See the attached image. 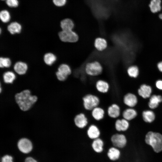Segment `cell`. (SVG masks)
I'll use <instances>...</instances> for the list:
<instances>
[{
    "label": "cell",
    "mask_w": 162,
    "mask_h": 162,
    "mask_svg": "<svg viewBox=\"0 0 162 162\" xmlns=\"http://www.w3.org/2000/svg\"><path fill=\"white\" fill-rule=\"evenodd\" d=\"M15 98L20 109L24 111L31 109L38 99L37 96L32 95L28 89H25L17 93L15 95Z\"/></svg>",
    "instance_id": "cell-1"
},
{
    "label": "cell",
    "mask_w": 162,
    "mask_h": 162,
    "mask_svg": "<svg viewBox=\"0 0 162 162\" xmlns=\"http://www.w3.org/2000/svg\"><path fill=\"white\" fill-rule=\"evenodd\" d=\"M145 141L156 153L162 151V135L152 131L148 132L146 135Z\"/></svg>",
    "instance_id": "cell-2"
},
{
    "label": "cell",
    "mask_w": 162,
    "mask_h": 162,
    "mask_svg": "<svg viewBox=\"0 0 162 162\" xmlns=\"http://www.w3.org/2000/svg\"><path fill=\"white\" fill-rule=\"evenodd\" d=\"M83 105L84 109L88 111H91L98 106L100 100L97 96L91 94H87L82 98Z\"/></svg>",
    "instance_id": "cell-3"
},
{
    "label": "cell",
    "mask_w": 162,
    "mask_h": 162,
    "mask_svg": "<svg viewBox=\"0 0 162 162\" xmlns=\"http://www.w3.org/2000/svg\"><path fill=\"white\" fill-rule=\"evenodd\" d=\"M103 70L102 65L97 61H92L87 63L84 68L86 73L91 76H95L101 74Z\"/></svg>",
    "instance_id": "cell-4"
},
{
    "label": "cell",
    "mask_w": 162,
    "mask_h": 162,
    "mask_svg": "<svg viewBox=\"0 0 162 162\" xmlns=\"http://www.w3.org/2000/svg\"><path fill=\"white\" fill-rule=\"evenodd\" d=\"M58 35L60 40L65 43H75L78 41L79 38L78 34L73 30H62L58 33Z\"/></svg>",
    "instance_id": "cell-5"
},
{
    "label": "cell",
    "mask_w": 162,
    "mask_h": 162,
    "mask_svg": "<svg viewBox=\"0 0 162 162\" xmlns=\"http://www.w3.org/2000/svg\"><path fill=\"white\" fill-rule=\"evenodd\" d=\"M111 141L114 147L120 148L124 147L127 142L125 136L119 133L113 134L111 136Z\"/></svg>",
    "instance_id": "cell-6"
},
{
    "label": "cell",
    "mask_w": 162,
    "mask_h": 162,
    "mask_svg": "<svg viewBox=\"0 0 162 162\" xmlns=\"http://www.w3.org/2000/svg\"><path fill=\"white\" fill-rule=\"evenodd\" d=\"M74 121L76 126L80 129L85 128L88 123L87 117L84 113L82 112L76 114L74 118Z\"/></svg>",
    "instance_id": "cell-7"
},
{
    "label": "cell",
    "mask_w": 162,
    "mask_h": 162,
    "mask_svg": "<svg viewBox=\"0 0 162 162\" xmlns=\"http://www.w3.org/2000/svg\"><path fill=\"white\" fill-rule=\"evenodd\" d=\"M17 146L20 150L25 153H28L32 148V142L26 138H22L18 142Z\"/></svg>",
    "instance_id": "cell-8"
},
{
    "label": "cell",
    "mask_w": 162,
    "mask_h": 162,
    "mask_svg": "<svg viewBox=\"0 0 162 162\" xmlns=\"http://www.w3.org/2000/svg\"><path fill=\"white\" fill-rule=\"evenodd\" d=\"M153 89L150 85L146 84H141L137 90L138 94L144 98L150 97L152 93Z\"/></svg>",
    "instance_id": "cell-9"
},
{
    "label": "cell",
    "mask_w": 162,
    "mask_h": 162,
    "mask_svg": "<svg viewBox=\"0 0 162 162\" xmlns=\"http://www.w3.org/2000/svg\"><path fill=\"white\" fill-rule=\"evenodd\" d=\"M86 133L88 137L93 140L99 138L101 134L99 128L94 124H92L89 126Z\"/></svg>",
    "instance_id": "cell-10"
},
{
    "label": "cell",
    "mask_w": 162,
    "mask_h": 162,
    "mask_svg": "<svg viewBox=\"0 0 162 162\" xmlns=\"http://www.w3.org/2000/svg\"><path fill=\"white\" fill-rule=\"evenodd\" d=\"M138 100L136 95L133 93H129L126 94L123 98V102L127 106L132 107L137 103Z\"/></svg>",
    "instance_id": "cell-11"
},
{
    "label": "cell",
    "mask_w": 162,
    "mask_h": 162,
    "mask_svg": "<svg viewBox=\"0 0 162 162\" xmlns=\"http://www.w3.org/2000/svg\"><path fill=\"white\" fill-rule=\"evenodd\" d=\"M107 113L110 118H117L120 115V107L117 104H112L108 107Z\"/></svg>",
    "instance_id": "cell-12"
},
{
    "label": "cell",
    "mask_w": 162,
    "mask_h": 162,
    "mask_svg": "<svg viewBox=\"0 0 162 162\" xmlns=\"http://www.w3.org/2000/svg\"><path fill=\"white\" fill-rule=\"evenodd\" d=\"M115 129L118 131H125L128 128L129 124L128 121L124 118L118 119L115 123Z\"/></svg>",
    "instance_id": "cell-13"
},
{
    "label": "cell",
    "mask_w": 162,
    "mask_h": 162,
    "mask_svg": "<svg viewBox=\"0 0 162 162\" xmlns=\"http://www.w3.org/2000/svg\"><path fill=\"white\" fill-rule=\"evenodd\" d=\"M108 83L102 80H98L95 83V87L97 91L100 93L105 94L108 92L110 89Z\"/></svg>",
    "instance_id": "cell-14"
},
{
    "label": "cell",
    "mask_w": 162,
    "mask_h": 162,
    "mask_svg": "<svg viewBox=\"0 0 162 162\" xmlns=\"http://www.w3.org/2000/svg\"><path fill=\"white\" fill-rule=\"evenodd\" d=\"M108 44L105 39L101 37L96 38L94 41V46L99 51H103L107 47Z\"/></svg>",
    "instance_id": "cell-15"
},
{
    "label": "cell",
    "mask_w": 162,
    "mask_h": 162,
    "mask_svg": "<svg viewBox=\"0 0 162 162\" xmlns=\"http://www.w3.org/2000/svg\"><path fill=\"white\" fill-rule=\"evenodd\" d=\"M91 115L93 118L97 121H100L103 119L105 116V111L102 107L98 106L91 111Z\"/></svg>",
    "instance_id": "cell-16"
},
{
    "label": "cell",
    "mask_w": 162,
    "mask_h": 162,
    "mask_svg": "<svg viewBox=\"0 0 162 162\" xmlns=\"http://www.w3.org/2000/svg\"><path fill=\"white\" fill-rule=\"evenodd\" d=\"M28 68V65L26 63L21 61L16 62L14 66V69L15 71L20 75L25 74L27 72Z\"/></svg>",
    "instance_id": "cell-17"
},
{
    "label": "cell",
    "mask_w": 162,
    "mask_h": 162,
    "mask_svg": "<svg viewBox=\"0 0 162 162\" xmlns=\"http://www.w3.org/2000/svg\"><path fill=\"white\" fill-rule=\"evenodd\" d=\"M162 102V96L160 95L153 94L152 95L148 103V106L151 109L157 108L159 104Z\"/></svg>",
    "instance_id": "cell-18"
},
{
    "label": "cell",
    "mask_w": 162,
    "mask_h": 162,
    "mask_svg": "<svg viewBox=\"0 0 162 162\" xmlns=\"http://www.w3.org/2000/svg\"><path fill=\"white\" fill-rule=\"evenodd\" d=\"M57 72L60 75L67 78L71 74L72 70L70 66L66 64H61L58 67Z\"/></svg>",
    "instance_id": "cell-19"
},
{
    "label": "cell",
    "mask_w": 162,
    "mask_h": 162,
    "mask_svg": "<svg viewBox=\"0 0 162 162\" xmlns=\"http://www.w3.org/2000/svg\"><path fill=\"white\" fill-rule=\"evenodd\" d=\"M22 27L21 25L16 22H14L10 23L7 27L8 31L12 34L20 33L22 30Z\"/></svg>",
    "instance_id": "cell-20"
},
{
    "label": "cell",
    "mask_w": 162,
    "mask_h": 162,
    "mask_svg": "<svg viewBox=\"0 0 162 162\" xmlns=\"http://www.w3.org/2000/svg\"><path fill=\"white\" fill-rule=\"evenodd\" d=\"M60 26L62 30L65 31L73 30L74 25L73 22L70 19L62 20L60 22Z\"/></svg>",
    "instance_id": "cell-21"
},
{
    "label": "cell",
    "mask_w": 162,
    "mask_h": 162,
    "mask_svg": "<svg viewBox=\"0 0 162 162\" xmlns=\"http://www.w3.org/2000/svg\"><path fill=\"white\" fill-rule=\"evenodd\" d=\"M104 145L103 140L99 137L93 140L92 146L94 151L97 153H100L103 151Z\"/></svg>",
    "instance_id": "cell-22"
},
{
    "label": "cell",
    "mask_w": 162,
    "mask_h": 162,
    "mask_svg": "<svg viewBox=\"0 0 162 162\" xmlns=\"http://www.w3.org/2000/svg\"><path fill=\"white\" fill-rule=\"evenodd\" d=\"M137 115V112L136 111L132 108L125 109L123 111L122 114L123 118L128 121L135 118Z\"/></svg>",
    "instance_id": "cell-23"
},
{
    "label": "cell",
    "mask_w": 162,
    "mask_h": 162,
    "mask_svg": "<svg viewBox=\"0 0 162 162\" xmlns=\"http://www.w3.org/2000/svg\"><path fill=\"white\" fill-rule=\"evenodd\" d=\"M107 155L111 160H116L119 158L121 155V152L118 148L115 147H112L109 149Z\"/></svg>",
    "instance_id": "cell-24"
},
{
    "label": "cell",
    "mask_w": 162,
    "mask_h": 162,
    "mask_svg": "<svg viewBox=\"0 0 162 162\" xmlns=\"http://www.w3.org/2000/svg\"><path fill=\"white\" fill-rule=\"evenodd\" d=\"M161 0H151L149 7L151 11L153 13H156L160 11Z\"/></svg>",
    "instance_id": "cell-25"
},
{
    "label": "cell",
    "mask_w": 162,
    "mask_h": 162,
    "mask_svg": "<svg viewBox=\"0 0 162 162\" xmlns=\"http://www.w3.org/2000/svg\"><path fill=\"white\" fill-rule=\"evenodd\" d=\"M127 73L128 76L132 78H136L139 76L140 70L137 66L135 65L130 66L127 69Z\"/></svg>",
    "instance_id": "cell-26"
},
{
    "label": "cell",
    "mask_w": 162,
    "mask_h": 162,
    "mask_svg": "<svg viewBox=\"0 0 162 162\" xmlns=\"http://www.w3.org/2000/svg\"><path fill=\"white\" fill-rule=\"evenodd\" d=\"M142 115L143 120L147 123L152 122L154 120L155 117L154 112L150 110L143 111Z\"/></svg>",
    "instance_id": "cell-27"
},
{
    "label": "cell",
    "mask_w": 162,
    "mask_h": 162,
    "mask_svg": "<svg viewBox=\"0 0 162 162\" xmlns=\"http://www.w3.org/2000/svg\"><path fill=\"white\" fill-rule=\"evenodd\" d=\"M16 78L15 74L11 71H7L4 72L3 75L4 82L6 83H12Z\"/></svg>",
    "instance_id": "cell-28"
},
{
    "label": "cell",
    "mask_w": 162,
    "mask_h": 162,
    "mask_svg": "<svg viewBox=\"0 0 162 162\" xmlns=\"http://www.w3.org/2000/svg\"><path fill=\"white\" fill-rule=\"evenodd\" d=\"M56 56L51 52L46 53L44 56V62L48 65H52L56 61Z\"/></svg>",
    "instance_id": "cell-29"
},
{
    "label": "cell",
    "mask_w": 162,
    "mask_h": 162,
    "mask_svg": "<svg viewBox=\"0 0 162 162\" xmlns=\"http://www.w3.org/2000/svg\"><path fill=\"white\" fill-rule=\"evenodd\" d=\"M0 18L1 21L4 23H7L10 19V14L7 10H2L0 12Z\"/></svg>",
    "instance_id": "cell-30"
},
{
    "label": "cell",
    "mask_w": 162,
    "mask_h": 162,
    "mask_svg": "<svg viewBox=\"0 0 162 162\" xmlns=\"http://www.w3.org/2000/svg\"><path fill=\"white\" fill-rule=\"evenodd\" d=\"M11 62L10 58L1 57L0 58V67L1 68H9L11 66Z\"/></svg>",
    "instance_id": "cell-31"
},
{
    "label": "cell",
    "mask_w": 162,
    "mask_h": 162,
    "mask_svg": "<svg viewBox=\"0 0 162 162\" xmlns=\"http://www.w3.org/2000/svg\"><path fill=\"white\" fill-rule=\"evenodd\" d=\"M6 3L8 6L11 8L16 7L19 5L18 0H6Z\"/></svg>",
    "instance_id": "cell-32"
},
{
    "label": "cell",
    "mask_w": 162,
    "mask_h": 162,
    "mask_svg": "<svg viewBox=\"0 0 162 162\" xmlns=\"http://www.w3.org/2000/svg\"><path fill=\"white\" fill-rule=\"evenodd\" d=\"M52 1L54 5L57 7L63 6L66 2V0H52Z\"/></svg>",
    "instance_id": "cell-33"
},
{
    "label": "cell",
    "mask_w": 162,
    "mask_h": 162,
    "mask_svg": "<svg viewBox=\"0 0 162 162\" xmlns=\"http://www.w3.org/2000/svg\"><path fill=\"white\" fill-rule=\"evenodd\" d=\"M155 86L157 89L162 91V80H157L155 82Z\"/></svg>",
    "instance_id": "cell-34"
},
{
    "label": "cell",
    "mask_w": 162,
    "mask_h": 162,
    "mask_svg": "<svg viewBox=\"0 0 162 162\" xmlns=\"http://www.w3.org/2000/svg\"><path fill=\"white\" fill-rule=\"evenodd\" d=\"M12 158L10 156L6 155L2 157V162H13Z\"/></svg>",
    "instance_id": "cell-35"
},
{
    "label": "cell",
    "mask_w": 162,
    "mask_h": 162,
    "mask_svg": "<svg viewBox=\"0 0 162 162\" xmlns=\"http://www.w3.org/2000/svg\"><path fill=\"white\" fill-rule=\"evenodd\" d=\"M157 67L158 70L162 73V61L158 62L157 64Z\"/></svg>",
    "instance_id": "cell-36"
},
{
    "label": "cell",
    "mask_w": 162,
    "mask_h": 162,
    "mask_svg": "<svg viewBox=\"0 0 162 162\" xmlns=\"http://www.w3.org/2000/svg\"><path fill=\"white\" fill-rule=\"evenodd\" d=\"M25 162H37V161L31 157H28L26 159Z\"/></svg>",
    "instance_id": "cell-37"
},
{
    "label": "cell",
    "mask_w": 162,
    "mask_h": 162,
    "mask_svg": "<svg viewBox=\"0 0 162 162\" xmlns=\"http://www.w3.org/2000/svg\"><path fill=\"white\" fill-rule=\"evenodd\" d=\"M159 18L162 20V13L160 14L158 16Z\"/></svg>",
    "instance_id": "cell-38"
},
{
    "label": "cell",
    "mask_w": 162,
    "mask_h": 162,
    "mask_svg": "<svg viewBox=\"0 0 162 162\" xmlns=\"http://www.w3.org/2000/svg\"></svg>",
    "instance_id": "cell-39"
},
{
    "label": "cell",
    "mask_w": 162,
    "mask_h": 162,
    "mask_svg": "<svg viewBox=\"0 0 162 162\" xmlns=\"http://www.w3.org/2000/svg\"></svg>",
    "instance_id": "cell-40"
}]
</instances>
